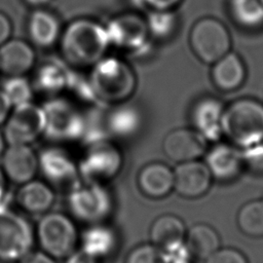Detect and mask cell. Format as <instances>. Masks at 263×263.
<instances>
[{
    "label": "cell",
    "mask_w": 263,
    "mask_h": 263,
    "mask_svg": "<svg viewBox=\"0 0 263 263\" xmlns=\"http://www.w3.org/2000/svg\"><path fill=\"white\" fill-rule=\"evenodd\" d=\"M62 52L72 65L93 66L111 45L106 27L90 20L72 22L62 35Z\"/></svg>",
    "instance_id": "1"
},
{
    "label": "cell",
    "mask_w": 263,
    "mask_h": 263,
    "mask_svg": "<svg viewBox=\"0 0 263 263\" xmlns=\"http://www.w3.org/2000/svg\"><path fill=\"white\" fill-rule=\"evenodd\" d=\"M222 133L241 149L263 142V104L251 98L233 101L224 109Z\"/></svg>",
    "instance_id": "2"
},
{
    "label": "cell",
    "mask_w": 263,
    "mask_h": 263,
    "mask_svg": "<svg viewBox=\"0 0 263 263\" xmlns=\"http://www.w3.org/2000/svg\"><path fill=\"white\" fill-rule=\"evenodd\" d=\"M89 80L97 99L107 103L124 101L136 85L130 68L116 58H103L95 64Z\"/></svg>",
    "instance_id": "3"
},
{
    "label": "cell",
    "mask_w": 263,
    "mask_h": 263,
    "mask_svg": "<svg viewBox=\"0 0 263 263\" xmlns=\"http://www.w3.org/2000/svg\"><path fill=\"white\" fill-rule=\"evenodd\" d=\"M68 206L79 221L97 224L110 215L112 197L102 183L78 181L70 190Z\"/></svg>",
    "instance_id": "4"
},
{
    "label": "cell",
    "mask_w": 263,
    "mask_h": 263,
    "mask_svg": "<svg viewBox=\"0 0 263 263\" xmlns=\"http://www.w3.org/2000/svg\"><path fill=\"white\" fill-rule=\"evenodd\" d=\"M34 243L31 225L7 205H0V260L20 261L28 255Z\"/></svg>",
    "instance_id": "5"
},
{
    "label": "cell",
    "mask_w": 263,
    "mask_h": 263,
    "mask_svg": "<svg viewBox=\"0 0 263 263\" xmlns=\"http://www.w3.org/2000/svg\"><path fill=\"white\" fill-rule=\"evenodd\" d=\"M195 55L205 64H214L230 51L231 36L219 20L203 17L197 21L189 37Z\"/></svg>",
    "instance_id": "6"
},
{
    "label": "cell",
    "mask_w": 263,
    "mask_h": 263,
    "mask_svg": "<svg viewBox=\"0 0 263 263\" xmlns=\"http://www.w3.org/2000/svg\"><path fill=\"white\" fill-rule=\"evenodd\" d=\"M37 238L44 253L62 259L74 252L77 231L69 217L61 213H49L38 223Z\"/></svg>",
    "instance_id": "7"
},
{
    "label": "cell",
    "mask_w": 263,
    "mask_h": 263,
    "mask_svg": "<svg viewBox=\"0 0 263 263\" xmlns=\"http://www.w3.org/2000/svg\"><path fill=\"white\" fill-rule=\"evenodd\" d=\"M45 115L44 135L54 141L80 140L84 128V116L64 99H52L42 107Z\"/></svg>",
    "instance_id": "8"
},
{
    "label": "cell",
    "mask_w": 263,
    "mask_h": 263,
    "mask_svg": "<svg viewBox=\"0 0 263 263\" xmlns=\"http://www.w3.org/2000/svg\"><path fill=\"white\" fill-rule=\"evenodd\" d=\"M45 128V115L42 107L31 102L13 107L5 121L3 136L9 145H29Z\"/></svg>",
    "instance_id": "9"
},
{
    "label": "cell",
    "mask_w": 263,
    "mask_h": 263,
    "mask_svg": "<svg viewBox=\"0 0 263 263\" xmlns=\"http://www.w3.org/2000/svg\"><path fill=\"white\" fill-rule=\"evenodd\" d=\"M121 165L122 156L119 150L106 140L88 146L78 171L84 181L102 183L115 177Z\"/></svg>",
    "instance_id": "10"
},
{
    "label": "cell",
    "mask_w": 263,
    "mask_h": 263,
    "mask_svg": "<svg viewBox=\"0 0 263 263\" xmlns=\"http://www.w3.org/2000/svg\"><path fill=\"white\" fill-rule=\"evenodd\" d=\"M111 45L132 51L144 50L147 46L148 28L145 20L135 13L114 17L106 27Z\"/></svg>",
    "instance_id": "11"
},
{
    "label": "cell",
    "mask_w": 263,
    "mask_h": 263,
    "mask_svg": "<svg viewBox=\"0 0 263 263\" xmlns=\"http://www.w3.org/2000/svg\"><path fill=\"white\" fill-rule=\"evenodd\" d=\"M206 142L196 129L177 128L165 136L162 148L171 160L181 163L201 156L206 150Z\"/></svg>",
    "instance_id": "12"
},
{
    "label": "cell",
    "mask_w": 263,
    "mask_h": 263,
    "mask_svg": "<svg viewBox=\"0 0 263 263\" xmlns=\"http://www.w3.org/2000/svg\"><path fill=\"white\" fill-rule=\"evenodd\" d=\"M212 179L205 163L197 160L181 162L174 171V189L183 197L197 198L209 191Z\"/></svg>",
    "instance_id": "13"
},
{
    "label": "cell",
    "mask_w": 263,
    "mask_h": 263,
    "mask_svg": "<svg viewBox=\"0 0 263 263\" xmlns=\"http://www.w3.org/2000/svg\"><path fill=\"white\" fill-rule=\"evenodd\" d=\"M38 162L42 175L52 184L72 188L78 183V166L64 150L46 148L38 156Z\"/></svg>",
    "instance_id": "14"
},
{
    "label": "cell",
    "mask_w": 263,
    "mask_h": 263,
    "mask_svg": "<svg viewBox=\"0 0 263 263\" xmlns=\"http://www.w3.org/2000/svg\"><path fill=\"white\" fill-rule=\"evenodd\" d=\"M38 168V156L29 145H9L2 154V171L15 184L33 180Z\"/></svg>",
    "instance_id": "15"
},
{
    "label": "cell",
    "mask_w": 263,
    "mask_h": 263,
    "mask_svg": "<svg viewBox=\"0 0 263 263\" xmlns=\"http://www.w3.org/2000/svg\"><path fill=\"white\" fill-rule=\"evenodd\" d=\"M224 105L217 99L209 97L199 100L192 110L194 127L206 141H218L222 133V117Z\"/></svg>",
    "instance_id": "16"
},
{
    "label": "cell",
    "mask_w": 263,
    "mask_h": 263,
    "mask_svg": "<svg viewBox=\"0 0 263 263\" xmlns=\"http://www.w3.org/2000/svg\"><path fill=\"white\" fill-rule=\"evenodd\" d=\"M205 164L214 178L220 181H231L238 177L243 168L241 151L234 145L218 144L206 154Z\"/></svg>",
    "instance_id": "17"
},
{
    "label": "cell",
    "mask_w": 263,
    "mask_h": 263,
    "mask_svg": "<svg viewBox=\"0 0 263 263\" xmlns=\"http://www.w3.org/2000/svg\"><path fill=\"white\" fill-rule=\"evenodd\" d=\"M211 76L218 89L233 91L245 82L247 70L241 58L237 53L229 51L213 64Z\"/></svg>",
    "instance_id": "18"
},
{
    "label": "cell",
    "mask_w": 263,
    "mask_h": 263,
    "mask_svg": "<svg viewBox=\"0 0 263 263\" xmlns=\"http://www.w3.org/2000/svg\"><path fill=\"white\" fill-rule=\"evenodd\" d=\"M34 61V50L23 40L8 39L0 45V70L9 76L23 75L32 68Z\"/></svg>",
    "instance_id": "19"
},
{
    "label": "cell",
    "mask_w": 263,
    "mask_h": 263,
    "mask_svg": "<svg viewBox=\"0 0 263 263\" xmlns=\"http://www.w3.org/2000/svg\"><path fill=\"white\" fill-rule=\"evenodd\" d=\"M141 191L151 198H162L174 189V172L164 163L151 162L138 176Z\"/></svg>",
    "instance_id": "20"
},
{
    "label": "cell",
    "mask_w": 263,
    "mask_h": 263,
    "mask_svg": "<svg viewBox=\"0 0 263 263\" xmlns=\"http://www.w3.org/2000/svg\"><path fill=\"white\" fill-rule=\"evenodd\" d=\"M16 201L28 213H45L54 201V193L44 182L31 180L22 184L16 194Z\"/></svg>",
    "instance_id": "21"
},
{
    "label": "cell",
    "mask_w": 263,
    "mask_h": 263,
    "mask_svg": "<svg viewBox=\"0 0 263 263\" xmlns=\"http://www.w3.org/2000/svg\"><path fill=\"white\" fill-rule=\"evenodd\" d=\"M185 224L175 215L166 214L158 217L150 229L151 241L160 250L185 241Z\"/></svg>",
    "instance_id": "22"
},
{
    "label": "cell",
    "mask_w": 263,
    "mask_h": 263,
    "mask_svg": "<svg viewBox=\"0 0 263 263\" xmlns=\"http://www.w3.org/2000/svg\"><path fill=\"white\" fill-rule=\"evenodd\" d=\"M28 30L32 41L40 47L52 45L61 33L58 18L52 13L43 9H38L31 14Z\"/></svg>",
    "instance_id": "23"
},
{
    "label": "cell",
    "mask_w": 263,
    "mask_h": 263,
    "mask_svg": "<svg viewBox=\"0 0 263 263\" xmlns=\"http://www.w3.org/2000/svg\"><path fill=\"white\" fill-rule=\"evenodd\" d=\"M185 242L192 256L200 260L208 259L220 249V236L210 225L198 223L193 225L186 234Z\"/></svg>",
    "instance_id": "24"
},
{
    "label": "cell",
    "mask_w": 263,
    "mask_h": 263,
    "mask_svg": "<svg viewBox=\"0 0 263 263\" xmlns=\"http://www.w3.org/2000/svg\"><path fill=\"white\" fill-rule=\"evenodd\" d=\"M106 122L109 134L120 138H128L139 130L142 118L135 106L120 105L106 115Z\"/></svg>",
    "instance_id": "25"
},
{
    "label": "cell",
    "mask_w": 263,
    "mask_h": 263,
    "mask_svg": "<svg viewBox=\"0 0 263 263\" xmlns=\"http://www.w3.org/2000/svg\"><path fill=\"white\" fill-rule=\"evenodd\" d=\"M116 247L114 231L105 225L96 224L85 230L81 237V249L97 259L109 256Z\"/></svg>",
    "instance_id": "26"
},
{
    "label": "cell",
    "mask_w": 263,
    "mask_h": 263,
    "mask_svg": "<svg viewBox=\"0 0 263 263\" xmlns=\"http://www.w3.org/2000/svg\"><path fill=\"white\" fill-rule=\"evenodd\" d=\"M228 8L239 27L257 29L263 26V0H229Z\"/></svg>",
    "instance_id": "27"
},
{
    "label": "cell",
    "mask_w": 263,
    "mask_h": 263,
    "mask_svg": "<svg viewBox=\"0 0 263 263\" xmlns=\"http://www.w3.org/2000/svg\"><path fill=\"white\" fill-rule=\"evenodd\" d=\"M238 229L253 238L263 237V197L245 203L236 217Z\"/></svg>",
    "instance_id": "28"
},
{
    "label": "cell",
    "mask_w": 263,
    "mask_h": 263,
    "mask_svg": "<svg viewBox=\"0 0 263 263\" xmlns=\"http://www.w3.org/2000/svg\"><path fill=\"white\" fill-rule=\"evenodd\" d=\"M70 72L63 66L47 63L43 65L36 74V87L46 93H55L67 87Z\"/></svg>",
    "instance_id": "29"
},
{
    "label": "cell",
    "mask_w": 263,
    "mask_h": 263,
    "mask_svg": "<svg viewBox=\"0 0 263 263\" xmlns=\"http://www.w3.org/2000/svg\"><path fill=\"white\" fill-rule=\"evenodd\" d=\"M145 22L149 34L158 39L170 37L177 27V16L172 9H152Z\"/></svg>",
    "instance_id": "30"
},
{
    "label": "cell",
    "mask_w": 263,
    "mask_h": 263,
    "mask_svg": "<svg viewBox=\"0 0 263 263\" xmlns=\"http://www.w3.org/2000/svg\"><path fill=\"white\" fill-rule=\"evenodd\" d=\"M109 135L106 122V116H103L98 110L90 111L84 116V128L81 140L89 145L106 141Z\"/></svg>",
    "instance_id": "31"
},
{
    "label": "cell",
    "mask_w": 263,
    "mask_h": 263,
    "mask_svg": "<svg viewBox=\"0 0 263 263\" xmlns=\"http://www.w3.org/2000/svg\"><path fill=\"white\" fill-rule=\"evenodd\" d=\"M2 91L12 107L31 102L32 88L27 79L21 76H10L3 84Z\"/></svg>",
    "instance_id": "32"
},
{
    "label": "cell",
    "mask_w": 263,
    "mask_h": 263,
    "mask_svg": "<svg viewBox=\"0 0 263 263\" xmlns=\"http://www.w3.org/2000/svg\"><path fill=\"white\" fill-rule=\"evenodd\" d=\"M126 263H165L161 250L152 245L135 248L126 258Z\"/></svg>",
    "instance_id": "33"
},
{
    "label": "cell",
    "mask_w": 263,
    "mask_h": 263,
    "mask_svg": "<svg viewBox=\"0 0 263 263\" xmlns=\"http://www.w3.org/2000/svg\"><path fill=\"white\" fill-rule=\"evenodd\" d=\"M241 157L243 167L251 174L263 175V142L243 148Z\"/></svg>",
    "instance_id": "34"
},
{
    "label": "cell",
    "mask_w": 263,
    "mask_h": 263,
    "mask_svg": "<svg viewBox=\"0 0 263 263\" xmlns=\"http://www.w3.org/2000/svg\"><path fill=\"white\" fill-rule=\"evenodd\" d=\"M205 263H249V261L237 249L220 248L205 259Z\"/></svg>",
    "instance_id": "35"
},
{
    "label": "cell",
    "mask_w": 263,
    "mask_h": 263,
    "mask_svg": "<svg viewBox=\"0 0 263 263\" xmlns=\"http://www.w3.org/2000/svg\"><path fill=\"white\" fill-rule=\"evenodd\" d=\"M165 263H190L191 253L185 241L161 250Z\"/></svg>",
    "instance_id": "36"
},
{
    "label": "cell",
    "mask_w": 263,
    "mask_h": 263,
    "mask_svg": "<svg viewBox=\"0 0 263 263\" xmlns=\"http://www.w3.org/2000/svg\"><path fill=\"white\" fill-rule=\"evenodd\" d=\"M66 263H98V259L80 249L79 251L72 252L67 257Z\"/></svg>",
    "instance_id": "37"
},
{
    "label": "cell",
    "mask_w": 263,
    "mask_h": 263,
    "mask_svg": "<svg viewBox=\"0 0 263 263\" xmlns=\"http://www.w3.org/2000/svg\"><path fill=\"white\" fill-rule=\"evenodd\" d=\"M20 263H55V261L51 256L44 252H35L26 255L20 260Z\"/></svg>",
    "instance_id": "38"
},
{
    "label": "cell",
    "mask_w": 263,
    "mask_h": 263,
    "mask_svg": "<svg viewBox=\"0 0 263 263\" xmlns=\"http://www.w3.org/2000/svg\"><path fill=\"white\" fill-rule=\"evenodd\" d=\"M181 0H144V5L152 9H172Z\"/></svg>",
    "instance_id": "39"
},
{
    "label": "cell",
    "mask_w": 263,
    "mask_h": 263,
    "mask_svg": "<svg viewBox=\"0 0 263 263\" xmlns=\"http://www.w3.org/2000/svg\"><path fill=\"white\" fill-rule=\"evenodd\" d=\"M11 34V24L8 17L0 12V45L7 41Z\"/></svg>",
    "instance_id": "40"
},
{
    "label": "cell",
    "mask_w": 263,
    "mask_h": 263,
    "mask_svg": "<svg viewBox=\"0 0 263 263\" xmlns=\"http://www.w3.org/2000/svg\"><path fill=\"white\" fill-rule=\"evenodd\" d=\"M11 104L8 101L7 97L4 95L2 89H0V124L6 121L10 114L11 110Z\"/></svg>",
    "instance_id": "41"
},
{
    "label": "cell",
    "mask_w": 263,
    "mask_h": 263,
    "mask_svg": "<svg viewBox=\"0 0 263 263\" xmlns=\"http://www.w3.org/2000/svg\"><path fill=\"white\" fill-rule=\"evenodd\" d=\"M5 179H6V177H5L2 168H0V205L8 204L7 193H6V189H5Z\"/></svg>",
    "instance_id": "42"
},
{
    "label": "cell",
    "mask_w": 263,
    "mask_h": 263,
    "mask_svg": "<svg viewBox=\"0 0 263 263\" xmlns=\"http://www.w3.org/2000/svg\"><path fill=\"white\" fill-rule=\"evenodd\" d=\"M27 3L31 4V5H34V6H40V5H43L47 2H49L50 0H25Z\"/></svg>",
    "instance_id": "43"
},
{
    "label": "cell",
    "mask_w": 263,
    "mask_h": 263,
    "mask_svg": "<svg viewBox=\"0 0 263 263\" xmlns=\"http://www.w3.org/2000/svg\"><path fill=\"white\" fill-rule=\"evenodd\" d=\"M5 143H6V141L3 136V133L0 132V156L3 154V152L5 150Z\"/></svg>",
    "instance_id": "44"
},
{
    "label": "cell",
    "mask_w": 263,
    "mask_h": 263,
    "mask_svg": "<svg viewBox=\"0 0 263 263\" xmlns=\"http://www.w3.org/2000/svg\"><path fill=\"white\" fill-rule=\"evenodd\" d=\"M133 4H135L136 6H145L144 5V0H129Z\"/></svg>",
    "instance_id": "45"
}]
</instances>
